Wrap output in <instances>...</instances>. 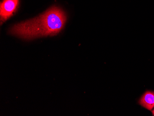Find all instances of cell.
<instances>
[{"instance_id":"cell-1","label":"cell","mask_w":154,"mask_h":116,"mask_svg":"<svg viewBox=\"0 0 154 116\" xmlns=\"http://www.w3.org/2000/svg\"><path fill=\"white\" fill-rule=\"evenodd\" d=\"M66 19L63 10L53 6L38 17L14 25L9 33L26 40L55 36L64 28Z\"/></svg>"},{"instance_id":"cell-2","label":"cell","mask_w":154,"mask_h":116,"mask_svg":"<svg viewBox=\"0 0 154 116\" xmlns=\"http://www.w3.org/2000/svg\"><path fill=\"white\" fill-rule=\"evenodd\" d=\"M19 0H2L0 6V17L1 23L6 21L16 12Z\"/></svg>"},{"instance_id":"cell-3","label":"cell","mask_w":154,"mask_h":116,"mask_svg":"<svg viewBox=\"0 0 154 116\" xmlns=\"http://www.w3.org/2000/svg\"><path fill=\"white\" fill-rule=\"evenodd\" d=\"M142 106L149 110H151L154 107V92H146L139 100Z\"/></svg>"},{"instance_id":"cell-4","label":"cell","mask_w":154,"mask_h":116,"mask_svg":"<svg viewBox=\"0 0 154 116\" xmlns=\"http://www.w3.org/2000/svg\"><path fill=\"white\" fill-rule=\"evenodd\" d=\"M152 113H153V115L154 116V110L152 111Z\"/></svg>"}]
</instances>
